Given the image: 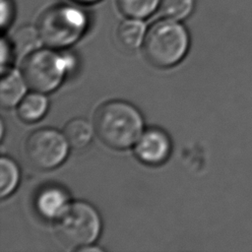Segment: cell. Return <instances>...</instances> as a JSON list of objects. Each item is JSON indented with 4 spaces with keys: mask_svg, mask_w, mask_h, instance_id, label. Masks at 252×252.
I'll use <instances>...</instances> for the list:
<instances>
[{
    "mask_svg": "<svg viewBox=\"0 0 252 252\" xmlns=\"http://www.w3.org/2000/svg\"><path fill=\"white\" fill-rule=\"evenodd\" d=\"M100 219L94 207L86 202L68 204L56 219V233L69 247L78 249L91 245L100 231Z\"/></svg>",
    "mask_w": 252,
    "mask_h": 252,
    "instance_id": "cell-4",
    "label": "cell"
},
{
    "mask_svg": "<svg viewBox=\"0 0 252 252\" xmlns=\"http://www.w3.org/2000/svg\"><path fill=\"white\" fill-rule=\"evenodd\" d=\"M1 9V28L4 30L9 27L14 18V5L11 0H1L0 4Z\"/></svg>",
    "mask_w": 252,
    "mask_h": 252,
    "instance_id": "cell-17",
    "label": "cell"
},
{
    "mask_svg": "<svg viewBox=\"0 0 252 252\" xmlns=\"http://www.w3.org/2000/svg\"><path fill=\"white\" fill-rule=\"evenodd\" d=\"M47 107L46 97L38 92L32 93L24 96L18 103V115L26 122H34L45 114Z\"/></svg>",
    "mask_w": 252,
    "mask_h": 252,
    "instance_id": "cell-11",
    "label": "cell"
},
{
    "mask_svg": "<svg viewBox=\"0 0 252 252\" xmlns=\"http://www.w3.org/2000/svg\"><path fill=\"white\" fill-rule=\"evenodd\" d=\"M189 36L178 21L164 19L156 22L146 32L144 53L148 61L160 68L178 63L187 52Z\"/></svg>",
    "mask_w": 252,
    "mask_h": 252,
    "instance_id": "cell-2",
    "label": "cell"
},
{
    "mask_svg": "<svg viewBox=\"0 0 252 252\" xmlns=\"http://www.w3.org/2000/svg\"><path fill=\"white\" fill-rule=\"evenodd\" d=\"M26 81L19 72L4 70L1 72L0 102L3 107H12L18 104L26 92Z\"/></svg>",
    "mask_w": 252,
    "mask_h": 252,
    "instance_id": "cell-9",
    "label": "cell"
},
{
    "mask_svg": "<svg viewBox=\"0 0 252 252\" xmlns=\"http://www.w3.org/2000/svg\"><path fill=\"white\" fill-rule=\"evenodd\" d=\"M160 0H116L119 11L127 18L144 19L158 9Z\"/></svg>",
    "mask_w": 252,
    "mask_h": 252,
    "instance_id": "cell-13",
    "label": "cell"
},
{
    "mask_svg": "<svg viewBox=\"0 0 252 252\" xmlns=\"http://www.w3.org/2000/svg\"><path fill=\"white\" fill-rule=\"evenodd\" d=\"M68 206V195L56 185H47L35 195L34 207L44 219H57Z\"/></svg>",
    "mask_w": 252,
    "mask_h": 252,
    "instance_id": "cell-8",
    "label": "cell"
},
{
    "mask_svg": "<svg viewBox=\"0 0 252 252\" xmlns=\"http://www.w3.org/2000/svg\"><path fill=\"white\" fill-rule=\"evenodd\" d=\"M88 17L75 6L59 4L45 10L39 17L36 30L40 41L52 48L67 47L86 32Z\"/></svg>",
    "mask_w": 252,
    "mask_h": 252,
    "instance_id": "cell-3",
    "label": "cell"
},
{
    "mask_svg": "<svg viewBox=\"0 0 252 252\" xmlns=\"http://www.w3.org/2000/svg\"><path fill=\"white\" fill-rule=\"evenodd\" d=\"M12 55V51H11V47L9 45V43L5 40V38L1 39V65H2V69L4 68L5 64L9 62L10 58Z\"/></svg>",
    "mask_w": 252,
    "mask_h": 252,
    "instance_id": "cell-18",
    "label": "cell"
},
{
    "mask_svg": "<svg viewBox=\"0 0 252 252\" xmlns=\"http://www.w3.org/2000/svg\"><path fill=\"white\" fill-rule=\"evenodd\" d=\"M195 0H160L158 11L164 19L181 21L192 13Z\"/></svg>",
    "mask_w": 252,
    "mask_h": 252,
    "instance_id": "cell-14",
    "label": "cell"
},
{
    "mask_svg": "<svg viewBox=\"0 0 252 252\" xmlns=\"http://www.w3.org/2000/svg\"><path fill=\"white\" fill-rule=\"evenodd\" d=\"M68 142L54 129H38L30 134L25 144L29 162L38 169H51L58 166L68 153Z\"/></svg>",
    "mask_w": 252,
    "mask_h": 252,
    "instance_id": "cell-6",
    "label": "cell"
},
{
    "mask_svg": "<svg viewBox=\"0 0 252 252\" xmlns=\"http://www.w3.org/2000/svg\"><path fill=\"white\" fill-rule=\"evenodd\" d=\"M38 41H40V38L37 30L31 26L20 28L14 35V46L20 54L33 51Z\"/></svg>",
    "mask_w": 252,
    "mask_h": 252,
    "instance_id": "cell-16",
    "label": "cell"
},
{
    "mask_svg": "<svg viewBox=\"0 0 252 252\" xmlns=\"http://www.w3.org/2000/svg\"><path fill=\"white\" fill-rule=\"evenodd\" d=\"M94 130L106 146L124 150L139 140L143 131V118L132 104L123 100H110L96 110Z\"/></svg>",
    "mask_w": 252,
    "mask_h": 252,
    "instance_id": "cell-1",
    "label": "cell"
},
{
    "mask_svg": "<svg viewBox=\"0 0 252 252\" xmlns=\"http://www.w3.org/2000/svg\"><path fill=\"white\" fill-rule=\"evenodd\" d=\"M72 57L50 49L32 51L23 64V77L29 87L38 93L55 90L71 68Z\"/></svg>",
    "mask_w": 252,
    "mask_h": 252,
    "instance_id": "cell-5",
    "label": "cell"
},
{
    "mask_svg": "<svg viewBox=\"0 0 252 252\" xmlns=\"http://www.w3.org/2000/svg\"><path fill=\"white\" fill-rule=\"evenodd\" d=\"M73 2H76L78 4H82V5H88V4H94L96 3L100 0H72Z\"/></svg>",
    "mask_w": 252,
    "mask_h": 252,
    "instance_id": "cell-19",
    "label": "cell"
},
{
    "mask_svg": "<svg viewBox=\"0 0 252 252\" xmlns=\"http://www.w3.org/2000/svg\"><path fill=\"white\" fill-rule=\"evenodd\" d=\"M146 28L139 19L128 18L121 22L117 29V39L126 49L137 48L145 39Z\"/></svg>",
    "mask_w": 252,
    "mask_h": 252,
    "instance_id": "cell-10",
    "label": "cell"
},
{
    "mask_svg": "<svg viewBox=\"0 0 252 252\" xmlns=\"http://www.w3.org/2000/svg\"><path fill=\"white\" fill-rule=\"evenodd\" d=\"M1 185L0 195L2 198L11 194L16 188L19 180V169L17 164L9 158L2 157L0 161Z\"/></svg>",
    "mask_w": 252,
    "mask_h": 252,
    "instance_id": "cell-15",
    "label": "cell"
},
{
    "mask_svg": "<svg viewBox=\"0 0 252 252\" xmlns=\"http://www.w3.org/2000/svg\"><path fill=\"white\" fill-rule=\"evenodd\" d=\"M135 152L143 162L157 165L167 158L170 141L163 131L153 128L142 134L137 141Z\"/></svg>",
    "mask_w": 252,
    "mask_h": 252,
    "instance_id": "cell-7",
    "label": "cell"
},
{
    "mask_svg": "<svg viewBox=\"0 0 252 252\" xmlns=\"http://www.w3.org/2000/svg\"><path fill=\"white\" fill-rule=\"evenodd\" d=\"M63 134L68 144L74 149L87 147L93 137V130L88 121L83 118H74L64 127Z\"/></svg>",
    "mask_w": 252,
    "mask_h": 252,
    "instance_id": "cell-12",
    "label": "cell"
}]
</instances>
